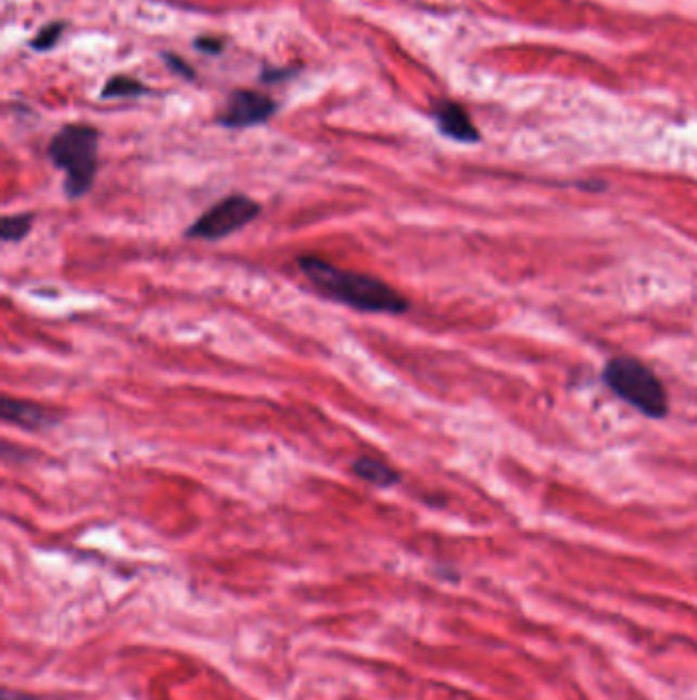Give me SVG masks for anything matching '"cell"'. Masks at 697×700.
Masks as SVG:
<instances>
[{
    "mask_svg": "<svg viewBox=\"0 0 697 700\" xmlns=\"http://www.w3.org/2000/svg\"><path fill=\"white\" fill-rule=\"evenodd\" d=\"M2 700H46L37 695H31V692H21V690H11V688H4L2 690Z\"/></svg>",
    "mask_w": 697,
    "mask_h": 700,
    "instance_id": "cell-15",
    "label": "cell"
},
{
    "mask_svg": "<svg viewBox=\"0 0 697 700\" xmlns=\"http://www.w3.org/2000/svg\"><path fill=\"white\" fill-rule=\"evenodd\" d=\"M36 215L25 211V213H13V215H4L0 222V238L7 245H15L21 242L29 236V232L34 228Z\"/></svg>",
    "mask_w": 697,
    "mask_h": 700,
    "instance_id": "cell-9",
    "label": "cell"
},
{
    "mask_svg": "<svg viewBox=\"0 0 697 700\" xmlns=\"http://www.w3.org/2000/svg\"><path fill=\"white\" fill-rule=\"evenodd\" d=\"M99 141L101 132L87 123L64 125L48 146V158L64 173V193L71 199H83L92 189L99 171Z\"/></svg>",
    "mask_w": 697,
    "mask_h": 700,
    "instance_id": "cell-2",
    "label": "cell"
},
{
    "mask_svg": "<svg viewBox=\"0 0 697 700\" xmlns=\"http://www.w3.org/2000/svg\"><path fill=\"white\" fill-rule=\"evenodd\" d=\"M62 34H64V23L62 21H52V23H48V25H43L39 29V34L29 41V46L36 52H50L55 48V43L62 39Z\"/></svg>",
    "mask_w": 697,
    "mask_h": 700,
    "instance_id": "cell-11",
    "label": "cell"
},
{
    "mask_svg": "<svg viewBox=\"0 0 697 700\" xmlns=\"http://www.w3.org/2000/svg\"><path fill=\"white\" fill-rule=\"evenodd\" d=\"M295 74L293 68H266L262 72L261 78L264 83H282L284 78H291Z\"/></svg>",
    "mask_w": 697,
    "mask_h": 700,
    "instance_id": "cell-14",
    "label": "cell"
},
{
    "mask_svg": "<svg viewBox=\"0 0 697 700\" xmlns=\"http://www.w3.org/2000/svg\"><path fill=\"white\" fill-rule=\"evenodd\" d=\"M162 60H164V62H166V66H168L170 71L175 72V74H178V76L194 78V71H192L191 66H189L182 58L175 55V53H162Z\"/></svg>",
    "mask_w": 697,
    "mask_h": 700,
    "instance_id": "cell-12",
    "label": "cell"
},
{
    "mask_svg": "<svg viewBox=\"0 0 697 700\" xmlns=\"http://www.w3.org/2000/svg\"><path fill=\"white\" fill-rule=\"evenodd\" d=\"M350 472L354 477L367 482L375 488H381V490H389V488H395L402 484V473L372 455L356 457L350 465Z\"/></svg>",
    "mask_w": 697,
    "mask_h": 700,
    "instance_id": "cell-8",
    "label": "cell"
},
{
    "mask_svg": "<svg viewBox=\"0 0 697 700\" xmlns=\"http://www.w3.org/2000/svg\"><path fill=\"white\" fill-rule=\"evenodd\" d=\"M148 92V87H143L140 80L129 78V76H111L101 88V99H136Z\"/></svg>",
    "mask_w": 697,
    "mask_h": 700,
    "instance_id": "cell-10",
    "label": "cell"
},
{
    "mask_svg": "<svg viewBox=\"0 0 697 700\" xmlns=\"http://www.w3.org/2000/svg\"><path fill=\"white\" fill-rule=\"evenodd\" d=\"M279 111L277 101L256 90H233L227 97V103L217 115V125L226 129H248L262 123L270 122Z\"/></svg>",
    "mask_w": 697,
    "mask_h": 700,
    "instance_id": "cell-5",
    "label": "cell"
},
{
    "mask_svg": "<svg viewBox=\"0 0 697 700\" xmlns=\"http://www.w3.org/2000/svg\"><path fill=\"white\" fill-rule=\"evenodd\" d=\"M0 416L7 424H13L27 433H43L52 430L64 421L62 412L48 408L43 403L27 402L11 396H2L0 400Z\"/></svg>",
    "mask_w": 697,
    "mask_h": 700,
    "instance_id": "cell-6",
    "label": "cell"
},
{
    "mask_svg": "<svg viewBox=\"0 0 697 700\" xmlns=\"http://www.w3.org/2000/svg\"><path fill=\"white\" fill-rule=\"evenodd\" d=\"M262 213V205L244 193H231L203 211L185 232L187 240L219 242L252 224Z\"/></svg>",
    "mask_w": 697,
    "mask_h": 700,
    "instance_id": "cell-4",
    "label": "cell"
},
{
    "mask_svg": "<svg viewBox=\"0 0 697 700\" xmlns=\"http://www.w3.org/2000/svg\"><path fill=\"white\" fill-rule=\"evenodd\" d=\"M432 117L436 122L438 132L451 140L460 141V143H477L481 140L467 109L454 101H438L432 111Z\"/></svg>",
    "mask_w": 697,
    "mask_h": 700,
    "instance_id": "cell-7",
    "label": "cell"
},
{
    "mask_svg": "<svg viewBox=\"0 0 697 700\" xmlns=\"http://www.w3.org/2000/svg\"><path fill=\"white\" fill-rule=\"evenodd\" d=\"M296 266L315 293L354 312L403 315L411 308V301L381 277L340 268L317 254L296 257Z\"/></svg>",
    "mask_w": 697,
    "mask_h": 700,
    "instance_id": "cell-1",
    "label": "cell"
},
{
    "mask_svg": "<svg viewBox=\"0 0 697 700\" xmlns=\"http://www.w3.org/2000/svg\"><path fill=\"white\" fill-rule=\"evenodd\" d=\"M604 379L611 391L636 408L646 418H664L669 412V396L661 379L634 357H616L604 368Z\"/></svg>",
    "mask_w": 697,
    "mask_h": 700,
    "instance_id": "cell-3",
    "label": "cell"
},
{
    "mask_svg": "<svg viewBox=\"0 0 697 700\" xmlns=\"http://www.w3.org/2000/svg\"><path fill=\"white\" fill-rule=\"evenodd\" d=\"M194 48H197L199 52L210 53V55H213V53L224 52V41H221L219 37L201 36L194 39Z\"/></svg>",
    "mask_w": 697,
    "mask_h": 700,
    "instance_id": "cell-13",
    "label": "cell"
}]
</instances>
